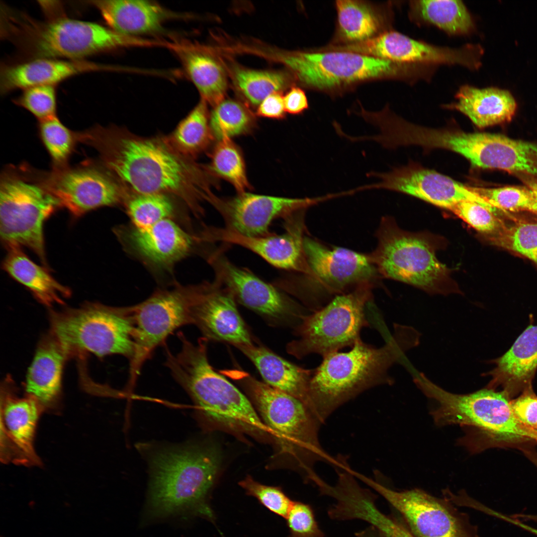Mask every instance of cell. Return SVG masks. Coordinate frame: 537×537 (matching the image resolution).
Here are the masks:
<instances>
[{"label":"cell","mask_w":537,"mask_h":537,"mask_svg":"<svg viewBox=\"0 0 537 537\" xmlns=\"http://www.w3.org/2000/svg\"><path fill=\"white\" fill-rule=\"evenodd\" d=\"M79 142L94 148L100 164L137 193H163L183 201L195 213L215 184L207 167L178 152L167 137H143L115 125L80 132Z\"/></svg>","instance_id":"obj_1"},{"label":"cell","mask_w":537,"mask_h":537,"mask_svg":"<svg viewBox=\"0 0 537 537\" xmlns=\"http://www.w3.org/2000/svg\"><path fill=\"white\" fill-rule=\"evenodd\" d=\"M207 168L212 176L230 182L239 193L250 188L242 153L231 139L218 141Z\"/></svg>","instance_id":"obj_38"},{"label":"cell","mask_w":537,"mask_h":537,"mask_svg":"<svg viewBox=\"0 0 537 537\" xmlns=\"http://www.w3.org/2000/svg\"><path fill=\"white\" fill-rule=\"evenodd\" d=\"M207 343L184 342L166 362L173 377L189 395L203 424L237 434L263 438L269 430L252 404L209 363Z\"/></svg>","instance_id":"obj_5"},{"label":"cell","mask_w":537,"mask_h":537,"mask_svg":"<svg viewBox=\"0 0 537 537\" xmlns=\"http://www.w3.org/2000/svg\"><path fill=\"white\" fill-rule=\"evenodd\" d=\"M494 363L495 367L486 374L492 378L487 388L501 387L509 397L531 386L537 368V325L529 326Z\"/></svg>","instance_id":"obj_29"},{"label":"cell","mask_w":537,"mask_h":537,"mask_svg":"<svg viewBox=\"0 0 537 537\" xmlns=\"http://www.w3.org/2000/svg\"><path fill=\"white\" fill-rule=\"evenodd\" d=\"M363 483L381 495L416 537H477L465 519L447 502L419 489L397 491L364 475Z\"/></svg>","instance_id":"obj_15"},{"label":"cell","mask_w":537,"mask_h":537,"mask_svg":"<svg viewBox=\"0 0 537 537\" xmlns=\"http://www.w3.org/2000/svg\"><path fill=\"white\" fill-rule=\"evenodd\" d=\"M99 12L107 26L128 36L160 31L175 13L155 1L144 0H95L89 1Z\"/></svg>","instance_id":"obj_30"},{"label":"cell","mask_w":537,"mask_h":537,"mask_svg":"<svg viewBox=\"0 0 537 537\" xmlns=\"http://www.w3.org/2000/svg\"><path fill=\"white\" fill-rule=\"evenodd\" d=\"M283 96L280 92H274L266 97L258 106L256 114L260 117L275 119L285 117Z\"/></svg>","instance_id":"obj_48"},{"label":"cell","mask_w":537,"mask_h":537,"mask_svg":"<svg viewBox=\"0 0 537 537\" xmlns=\"http://www.w3.org/2000/svg\"><path fill=\"white\" fill-rule=\"evenodd\" d=\"M217 280L236 301L261 316L270 326L293 328L305 315L302 307L281 290L222 257L213 258Z\"/></svg>","instance_id":"obj_16"},{"label":"cell","mask_w":537,"mask_h":537,"mask_svg":"<svg viewBox=\"0 0 537 537\" xmlns=\"http://www.w3.org/2000/svg\"><path fill=\"white\" fill-rule=\"evenodd\" d=\"M469 189L492 206L504 212L529 211L535 213V197L527 186L497 188L469 186Z\"/></svg>","instance_id":"obj_42"},{"label":"cell","mask_w":537,"mask_h":537,"mask_svg":"<svg viewBox=\"0 0 537 537\" xmlns=\"http://www.w3.org/2000/svg\"><path fill=\"white\" fill-rule=\"evenodd\" d=\"M50 192L74 218L97 208L125 202L122 184L99 162L87 161L76 167L44 172Z\"/></svg>","instance_id":"obj_14"},{"label":"cell","mask_w":537,"mask_h":537,"mask_svg":"<svg viewBox=\"0 0 537 537\" xmlns=\"http://www.w3.org/2000/svg\"><path fill=\"white\" fill-rule=\"evenodd\" d=\"M69 354L51 333L39 344L29 367L25 390L44 411H54L59 405L64 362Z\"/></svg>","instance_id":"obj_28"},{"label":"cell","mask_w":537,"mask_h":537,"mask_svg":"<svg viewBox=\"0 0 537 537\" xmlns=\"http://www.w3.org/2000/svg\"><path fill=\"white\" fill-rule=\"evenodd\" d=\"M112 66L86 60L42 58L3 64L0 71V92L6 94L39 85H54L78 74L111 71Z\"/></svg>","instance_id":"obj_24"},{"label":"cell","mask_w":537,"mask_h":537,"mask_svg":"<svg viewBox=\"0 0 537 537\" xmlns=\"http://www.w3.org/2000/svg\"><path fill=\"white\" fill-rule=\"evenodd\" d=\"M39 20L1 4L0 35L28 60L65 58L85 60L101 52L145 47L147 40L117 32L108 26L70 18L59 8Z\"/></svg>","instance_id":"obj_2"},{"label":"cell","mask_w":537,"mask_h":537,"mask_svg":"<svg viewBox=\"0 0 537 537\" xmlns=\"http://www.w3.org/2000/svg\"><path fill=\"white\" fill-rule=\"evenodd\" d=\"M55 86L39 85L24 89L13 102L30 112L38 121L57 116Z\"/></svg>","instance_id":"obj_44"},{"label":"cell","mask_w":537,"mask_h":537,"mask_svg":"<svg viewBox=\"0 0 537 537\" xmlns=\"http://www.w3.org/2000/svg\"><path fill=\"white\" fill-rule=\"evenodd\" d=\"M381 532L391 537H416L399 520L391 516Z\"/></svg>","instance_id":"obj_50"},{"label":"cell","mask_w":537,"mask_h":537,"mask_svg":"<svg viewBox=\"0 0 537 537\" xmlns=\"http://www.w3.org/2000/svg\"><path fill=\"white\" fill-rule=\"evenodd\" d=\"M355 535L357 537H391L372 526L358 532Z\"/></svg>","instance_id":"obj_51"},{"label":"cell","mask_w":537,"mask_h":537,"mask_svg":"<svg viewBox=\"0 0 537 537\" xmlns=\"http://www.w3.org/2000/svg\"><path fill=\"white\" fill-rule=\"evenodd\" d=\"M7 251L2 263L3 269L26 287L40 303L48 307L63 304L64 300L71 295L69 287L57 281L49 268L32 261L22 248H13Z\"/></svg>","instance_id":"obj_33"},{"label":"cell","mask_w":537,"mask_h":537,"mask_svg":"<svg viewBox=\"0 0 537 537\" xmlns=\"http://www.w3.org/2000/svg\"><path fill=\"white\" fill-rule=\"evenodd\" d=\"M335 33L330 45L359 43L392 29L393 12L390 3L365 0H338Z\"/></svg>","instance_id":"obj_26"},{"label":"cell","mask_w":537,"mask_h":537,"mask_svg":"<svg viewBox=\"0 0 537 537\" xmlns=\"http://www.w3.org/2000/svg\"><path fill=\"white\" fill-rule=\"evenodd\" d=\"M373 283L361 284L339 294L326 306L305 314L294 329L297 338L286 345L297 358L317 354L323 358L345 347H353L361 329L368 326L365 307L372 297Z\"/></svg>","instance_id":"obj_12"},{"label":"cell","mask_w":537,"mask_h":537,"mask_svg":"<svg viewBox=\"0 0 537 537\" xmlns=\"http://www.w3.org/2000/svg\"><path fill=\"white\" fill-rule=\"evenodd\" d=\"M510 403L518 420L525 426L536 430L537 396L532 390V385L525 389L517 398L510 401Z\"/></svg>","instance_id":"obj_47"},{"label":"cell","mask_w":537,"mask_h":537,"mask_svg":"<svg viewBox=\"0 0 537 537\" xmlns=\"http://www.w3.org/2000/svg\"><path fill=\"white\" fill-rule=\"evenodd\" d=\"M247 495L255 497L272 513L285 519L293 504L279 487L264 485L252 477L247 476L239 482Z\"/></svg>","instance_id":"obj_45"},{"label":"cell","mask_w":537,"mask_h":537,"mask_svg":"<svg viewBox=\"0 0 537 537\" xmlns=\"http://www.w3.org/2000/svg\"><path fill=\"white\" fill-rule=\"evenodd\" d=\"M281 60L303 86L339 96L379 80L424 79V66L395 62L348 51L313 49L282 54Z\"/></svg>","instance_id":"obj_8"},{"label":"cell","mask_w":537,"mask_h":537,"mask_svg":"<svg viewBox=\"0 0 537 537\" xmlns=\"http://www.w3.org/2000/svg\"><path fill=\"white\" fill-rule=\"evenodd\" d=\"M419 336L414 328L397 325L394 335L380 348L359 339L350 351L324 357L313 370L308 407L322 424L338 408L364 391L391 384L389 368L406 351L418 345Z\"/></svg>","instance_id":"obj_3"},{"label":"cell","mask_w":537,"mask_h":537,"mask_svg":"<svg viewBox=\"0 0 537 537\" xmlns=\"http://www.w3.org/2000/svg\"><path fill=\"white\" fill-rule=\"evenodd\" d=\"M232 371L247 391L282 452L294 461L308 480L317 475L313 467L318 461L334 466L338 464V458H333L321 446L318 432L321 423L304 403L246 372Z\"/></svg>","instance_id":"obj_6"},{"label":"cell","mask_w":537,"mask_h":537,"mask_svg":"<svg viewBox=\"0 0 537 537\" xmlns=\"http://www.w3.org/2000/svg\"><path fill=\"white\" fill-rule=\"evenodd\" d=\"M197 286L157 292L132 306L133 355L130 359L128 390L134 386L145 361L174 331L191 324L190 311Z\"/></svg>","instance_id":"obj_13"},{"label":"cell","mask_w":537,"mask_h":537,"mask_svg":"<svg viewBox=\"0 0 537 537\" xmlns=\"http://www.w3.org/2000/svg\"><path fill=\"white\" fill-rule=\"evenodd\" d=\"M303 250L309 275L330 293L373 283L378 273L369 255L342 248H329L308 237Z\"/></svg>","instance_id":"obj_21"},{"label":"cell","mask_w":537,"mask_h":537,"mask_svg":"<svg viewBox=\"0 0 537 537\" xmlns=\"http://www.w3.org/2000/svg\"><path fill=\"white\" fill-rule=\"evenodd\" d=\"M148 462L152 515L188 514L214 521L207 497L220 463L215 448L190 442L169 445L153 451Z\"/></svg>","instance_id":"obj_4"},{"label":"cell","mask_w":537,"mask_h":537,"mask_svg":"<svg viewBox=\"0 0 537 537\" xmlns=\"http://www.w3.org/2000/svg\"><path fill=\"white\" fill-rule=\"evenodd\" d=\"M8 386L5 382L1 390V460L39 465L33 442L38 420L44 411L34 398L19 397Z\"/></svg>","instance_id":"obj_22"},{"label":"cell","mask_w":537,"mask_h":537,"mask_svg":"<svg viewBox=\"0 0 537 537\" xmlns=\"http://www.w3.org/2000/svg\"><path fill=\"white\" fill-rule=\"evenodd\" d=\"M409 13L414 21L434 25L450 35H467L475 28L471 14L461 0H412Z\"/></svg>","instance_id":"obj_34"},{"label":"cell","mask_w":537,"mask_h":537,"mask_svg":"<svg viewBox=\"0 0 537 537\" xmlns=\"http://www.w3.org/2000/svg\"><path fill=\"white\" fill-rule=\"evenodd\" d=\"M455 97L456 101L445 107L462 113L480 128L510 121L517 108L509 90L495 87L479 89L465 85Z\"/></svg>","instance_id":"obj_31"},{"label":"cell","mask_w":537,"mask_h":537,"mask_svg":"<svg viewBox=\"0 0 537 537\" xmlns=\"http://www.w3.org/2000/svg\"><path fill=\"white\" fill-rule=\"evenodd\" d=\"M497 210L468 200L457 203L450 210L488 241L499 234L505 223Z\"/></svg>","instance_id":"obj_43"},{"label":"cell","mask_w":537,"mask_h":537,"mask_svg":"<svg viewBox=\"0 0 537 537\" xmlns=\"http://www.w3.org/2000/svg\"><path fill=\"white\" fill-rule=\"evenodd\" d=\"M124 240L145 260L165 267L186 255L194 238L167 218L148 227L134 226L125 233Z\"/></svg>","instance_id":"obj_25"},{"label":"cell","mask_w":537,"mask_h":537,"mask_svg":"<svg viewBox=\"0 0 537 537\" xmlns=\"http://www.w3.org/2000/svg\"><path fill=\"white\" fill-rule=\"evenodd\" d=\"M210 115L211 130L218 141L247 134L256 124L252 112L242 103L231 99H224L214 106Z\"/></svg>","instance_id":"obj_37"},{"label":"cell","mask_w":537,"mask_h":537,"mask_svg":"<svg viewBox=\"0 0 537 537\" xmlns=\"http://www.w3.org/2000/svg\"><path fill=\"white\" fill-rule=\"evenodd\" d=\"M533 519L535 522H537V515H534L533 517Z\"/></svg>","instance_id":"obj_54"},{"label":"cell","mask_w":537,"mask_h":537,"mask_svg":"<svg viewBox=\"0 0 537 537\" xmlns=\"http://www.w3.org/2000/svg\"><path fill=\"white\" fill-rule=\"evenodd\" d=\"M533 192L535 197V213L537 214V180L528 177L520 178Z\"/></svg>","instance_id":"obj_52"},{"label":"cell","mask_w":537,"mask_h":537,"mask_svg":"<svg viewBox=\"0 0 537 537\" xmlns=\"http://www.w3.org/2000/svg\"><path fill=\"white\" fill-rule=\"evenodd\" d=\"M232 77L237 89L253 106L259 105L271 94L280 92L292 82L289 75L281 72L260 71L234 67Z\"/></svg>","instance_id":"obj_36"},{"label":"cell","mask_w":537,"mask_h":537,"mask_svg":"<svg viewBox=\"0 0 537 537\" xmlns=\"http://www.w3.org/2000/svg\"><path fill=\"white\" fill-rule=\"evenodd\" d=\"M377 245L369 255L378 273L430 294H461L449 269L436 257L446 240L428 232L401 229L394 219H382L376 233Z\"/></svg>","instance_id":"obj_7"},{"label":"cell","mask_w":537,"mask_h":537,"mask_svg":"<svg viewBox=\"0 0 537 537\" xmlns=\"http://www.w3.org/2000/svg\"><path fill=\"white\" fill-rule=\"evenodd\" d=\"M304 212L287 218L286 231L281 235L250 237L227 228H213L208 230L205 239L239 245L258 255L274 267L308 274L303 245Z\"/></svg>","instance_id":"obj_23"},{"label":"cell","mask_w":537,"mask_h":537,"mask_svg":"<svg viewBox=\"0 0 537 537\" xmlns=\"http://www.w3.org/2000/svg\"><path fill=\"white\" fill-rule=\"evenodd\" d=\"M51 333L69 355L88 352L101 358H132L134 349L132 306L119 307L88 302L79 307L51 311Z\"/></svg>","instance_id":"obj_11"},{"label":"cell","mask_w":537,"mask_h":537,"mask_svg":"<svg viewBox=\"0 0 537 537\" xmlns=\"http://www.w3.org/2000/svg\"><path fill=\"white\" fill-rule=\"evenodd\" d=\"M62 207L48 188L42 172L25 164L5 168L0 181V235L4 247L27 248L49 268L44 225Z\"/></svg>","instance_id":"obj_9"},{"label":"cell","mask_w":537,"mask_h":537,"mask_svg":"<svg viewBox=\"0 0 537 537\" xmlns=\"http://www.w3.org/2000/svg\"><path fill=\"white\" fill-rule=\"evenodd\" d=\"M285 519L288 537H325L314 510L309 504L293 501Z\"/></svg>","instance_id":"obj_46"},{"label":"cell","mask_w":537,"mask_h":537,"mask_svg":"<svg viewBox=\"0 0 537 537\" xmlns=\"http://www.w3.org/2000/svg\"><path fill=\"white\" fill-rule=\"evenodd\" d=\"M367 176L379 179V181L359 187L356 188L357 191L382 188L400 192L449 210L457 203L465 200L493 208L471 191L469 186L418 165L409 164L386 173L371 172Z\"/></svg>","instance_id":"obj_19"},{"label":"cell","mask_w":537,"mask_h":537,"mask_svg":"<svg viewBox=\"0 0 537 537\" xmlns=\"http://www.w3.org/2000/svg\"><path fill=\"white\" fill-rule=\"evenodd\" d=\"M258 369L264 382L307 406L313 370L299 366L255 343L237 348Z\"/></svg>","instance_id":"obj_32"},{"label":"cell","mask_w":537,"mask_h":537,"mask_svg":"<svg viewBox=\"0 0 537 537\" xmlns=\"http://www.w3.org/2000/svg\"><path fill=\"white\" fill-rule=\"evenodd\" d=\"M350 49L356 53L397 63L435 66L458 65L472 70L481 66L484 52L479 44H468L457 48L438 46L392 29L353 44Z\"/></svg>","instance_id":"obj_17"},{"label":"cell","mask_w":537,"mask_h":537,"mask_svg":"<svg viewBox=\"0 0 537 537\" xmlns=\"http://www.w3.org/2000/svg\"><path fill=\"white\" fill-rule=\"evenodd\" d=\"M330 198V194L293 198L244 192L229 198L213 194L209 203L222 216L227 228L243 235L257 237L268 235V228L274 219L287 218Z\"/></svg>","instance_id":"obj_18"},{"label":"cell","mask_w":537,"mask_h":537,"mask_svg":"<svg viewBox=\"0 0 537 537\" xmlns=\"http://www.w3.org/2000/svg\"><path fill=\"white\" fill-rule=\"evenodd\" d=\"M230 291L217 280L197 286L190 311L191 324L208 341L236 348L256 342L237 308Z\"/></svg>","instance_id":"obj_20"},{"label":"cell","mask_w":537,"mask_h":537,"mask_svg":"<svg viewBox=\"0 0 537 537\" xmlns=\"http://www.w3.org/2000/svg\"><path fill=\"white\" fill-rule=\"evenodd\" d=\"M489 242L520 255L537 266V223L512 216Z\"/></svg>","instance_id":"obj_40"},{"label":"cell","mask_w":537,"mask_h":537,"mask_svg":"<svg viewBox=\"0 0 537 537\" xmlns=\"http://www.w3.org/2000/svg\"><path fill=\"white\" fill-rule=\"evenodd\" d=\"M286 112L293 115L302 114L309 107L308 99L304 91L297 87H292L283 96Z\"/></svg>","instance_id":"obj_49"},{"label":"cell","mask_w":537,"mask_h":537,"mask_svg":"<svg viewBox=\"0 0 537 537\" xmlns=\"http://www.w3.org/2000/svg\"><path fill=\"white\" fill-rule=\"evenodd\" d=\"M125 202L128 215L134 227L142 228L169 218L174 211L170 195L163 193L134 192Z\"/></svg>","instance_id":"obj_41"},{"label":"cell","mask_w":537,"mask_h":537,"mask_svg":"<svg viewBox=\"0 0 537 537\" xmlns=\"http://www.w3.org/2000/svg\"><path fill=\"white\" fill-rule=\"evenodd\" d=\"M415 384L437 403L431 415L438 425H458L467 430L461 440L465 446L479 435L496 440L537 441V431L518 420L509 398L502 391L486 388L468 394H454L424 374L417 378Z\"/></svg>","instance_id":"obj_10"},{"label":"cell","mask_w":537,"mask_h":537,"mask_svg":"<svg viewBox=\"0 0 537 537\" xmlns=\"http://www.w3.org/2000/svg\"><path fill=\"white\" fill-rule=\"evenodd\" d=\"M207 104L201 99L171 135L167 137L178 152L193 160L208 148L214 138L209 123Z\"/></svg>","instance_id":"obj_35"},{"label":"cell","mask_w":537,"mask_h":537,"mask_svg":"<svg viewBox=\"0 0 537 537\" xmlns=\"http://www.w3.org/2000/svg\"><path fill=\"white\" fill-rule=\"evenodd\" d=\"M38 129L39 138L50 157L52 170L68 166L69 161L79 142L78 132L69 129L57 116L39 121Z\"/></svg>","instance_id":"obj_39"},{"label":"cell","mask_w":537,"mask_h":537,"mask_svg":"<svg viewBox=\"0 0 537 537\" xmlns=\"http://www.w3.org/2000/svg\"><path fill=\"white\" fill-rule=\"evenodd\" d=\"M511 523L537 536V529L529 526L517 519L512 520Z\"/></svg>","instance_id":"obj_53"},{"label":"cell","mask_w":537,"mask_h":537,"mask_svg":"<svg viewBox=\"0 0 537 537\" xmlns=\"http://www.w3.org/2000/svg\"><path fill=\"white\" fill-rule=\"evenodd\" d=\"M168 49L178 57L183 71L197 89L201 99L213 106L224 99L227 88L225 72L203 47L181 37H170Z\"/></svg>","instance_id":"obj_27"},{"label":"cell","mask_w":537,"mask_h":537,"mask_svg":"<svg viewBox=\"0 0 537 537\" xmlns=\"http://www.w3.org/2000/svg\"><path fill=\"white\" fill-rule=\"evenodd\" d=\"M536 430L537 431V428H536Z\"/></svg>","instance_id":"obj_55"}]
</instances>
